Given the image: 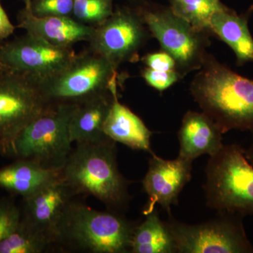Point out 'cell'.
<instances>
[{
    "instance_id": "9",
    "label": "cell",
    "mask_w": 253,
    "mask_h": 253,
    "mask_svg": "<svg viewBox=\"0 0 253 253\" xmlns=\"http://www.w3.org/2000/svg\"><path fill=\"white\" fill-rule=\"evenodd\" d=\"M145 24L165 52L172 56L176 71L186 74L200 69L207 57L203 32L174 14L172 9H144L140 13Z\"/></svg>"
},
{
    "instance_id": "13",
    "label": "cell",
    "mask_w": 253,
    "mask_h": 253,
    "mask_svg": "<svg viewBox=\"0 0 253 253\" xmlns=\"http://www.w3.org/2000/svg\"><path fill=\"white\" fill-rule=\"evenodd\" d=\"M192 162L179 157L165 160L152 154L149 169L142 180L143 188L149 196L143 211L144 215L152 212L157 204L168 212L172 205H177L181 191L191 180Z\"/></svg>"
},
{
    "instance_id": "18",
    "label": "cell",
    "mask_w": 253,
    "mask_h": 253,
    "mask_svg": "<svg viewBox=\"0 0 253 253\" xmlns=\"http://www.w3.org/2000/svg\"><path fill=\"white\" fill-rule=\"evenodd\" d=\"M61 175V171L42 167L35 161L17 159L0 168V188L25 199Z\"/></svg>"
},
{
    "instance_id": "29",
    "label": "cell",
    "mask_w": 253,
    "mask_h": 253,
    "mask_svg": "<svg viewBox=\"0 0 253 253\" xmlns=\"http://www.w3.org/2000/svg\"><path fill=\"white\" fill-rule=\"evenodd\" d=\"M245 155H246V158L253 168V139L252 144L250 146L249 150L245 151Z\"/></svg>"
},
{
    "instance_id": "23",
    "label": "cell",
    "mask_w": 253,
    "mask_h": 253,
    "mask_svg": "<svg viewBox=\"0 0 253 253\" xmlns=\"http://www.w3.org/2000/svg\"><path fill=\"white\" fill-rule=\"evenodd\" d=\"M113 0H74L73 15L80 23L97 27L113 14Z\"/></svg>"
},
{
    "instance_id": "3",
    "label": "cell",
    "mask_w": 253,
    "mask_h": 253,
    "mask_svg": "<svg viewBox=\"0 0 253 253\" xmlns=\"http://www.w3.org/2000/svg\"><path fill=\"white\" fill-rule=\"evenodd\" d=\"M134 227L117 213L101 212L74 201L60 222L56 244L86 253H127Z\"/></svg>"
},
{
    "instance_id": "12",
    "label": "cell",
    "mask_w": 253,
    "mask_h": 253,
    "mask_svg": "<svg viewBox=\"0 0 253 253\" xmlns=\"http://www.w3.org/2000/svg\"><path fill=\"white\" fill-rule=\"evenodd\" d=\"M76 195L61 175L29 197L23 199L22 207L20 208L21 220L56 243L60 222Z\"/></svg>"
},
{
    "instance_id": "8",
    "label": "cell",
    "mask_w": 253,
    "mask_h": 253,
    "mask_svg": "<svg viewBox=\"0 0 253 253\" xmlns=\"http://www.w3.org/2000/svg\"><path fill=\"white\" fill-rule=\"evenodd\" d=\"M220 219L202 224H183L169 219L167 224L175 244L176 253H253L239 214H223Z\"/></svg>"
},
{
    "instance_id": "4",
    "label": "cell",
    "mask_w": 253,
    "mask_h": 253,
    "mask_svg": "<svg viewBox=\"0 0 253 253\" xmlns=\"http://www.w3.org/2000/svg\"><path fill=\"white\" fill-rule=\"evenodd\" d=\"M206 173L208 207L222 214H253V168L245 150L224 145L210 158Z\"/></svg>"
},
{
    "instance_id": "10",
    "label": "cell",
    "mask_w": 253,
    "mask_h": 253,
    "mask_svg": "<svg viewBox=\"0 0 253 253\" xmlns=\"http://www.w3.org/2000/svg\"><path fill=\"white\" fill-rule=\"evenodd\" d=\"M73 48L54 45L26 33L0 44V62L13 72L20 73L38 85L61 72L76 56Z\"/></svg>"
},
{
    "instance_id": "25",
    "label": "cell",
    "mask_w": 253,
    "mask_h": 253,
    "mask_svg": "<svg viewBox=\"0 0 253 253\" xmlns=\"http://www.w3.org/2000/svg\"><path fill=\"white\" fill-rule=\"evenodd\" d=\"M20 219V208L9 199H0V241L14 230Z\"/></svg>"
},
{
    "instance_id": "19",
    "label": "cell",
    "mask_w": 253,
    "mask_h": 253,
    "mask_svg": "<svg viewBox=\"0 0 253 253\" xmlns=\"http://www.w3.org/2000/svg\"><path fill=\"white\" fill-rule=\"evenodd\" d=\"M249 14L239 15L226 8L216 13L211 21L210 31L230 46L238 65L253 63V38L248 23Z\"/></svg>"
},
{
    "instance_id": "28",
    "label": "cell",
    "mask_w": 253,
    "mask_h": 253,
    "mask_svg": "<svg viewBox=\"0 0 253 253\" xmlns=\"http://www.w3.org/2000/svg\"><path fill=\"white\" fill-rule=\"evenodd\" d=\"M16 28L10 21L0 0V41L11 36Z\"/></svg>"
},
{
    "instance_id": "6",
    "label": "cell",
    "mask_w": 253,
    "mask_h": 253,
    "mask_svg": "<svg viewBox=\"0 0 253 253\" xmlns=\"http://www.w3.org/2000/svg\"><path fill=\"white\" fill-rule=\"evenodd\" d=\"M118 68L89 49L76 55L54 77L39 85L50 104H76L94 95L109 92Z\"/></svg>"
},
{
    "instance_id": "11",
    "label": "cell",
    "mask_w": 253,
    "mask_h": 253,
    "mask_svg": "<svg viewBox=\"0 0 253 253\" xmlns=\"http://www.w3.org/2000/svg\"><path fill=\"white\" fill-rule=\"evenodd\" d=\"M143 18L129 10L113 13L94 28L89 40L91 51L103 56L117 68L121 63L134 61L146 40Z\"/></svg>"
},
{
    "instance_id": "31",
    "label": "cell",
    "mask_w": 253,
    "mask_h": 253,
    "mask_svg": "<svg viewBox=\"0 0 253 253\" xmlns=\"http://www.w3.org/2000/svg\"><path fill=\"white\" fill-rule=\"evenodd\" d=\"M24 1L25 4H28V3H31L33 0H23Z\"/></svg>"
},
{
    "instance_id": "27",
    "label": "cell",
    "mask_w": 253,
    "mask_h": 253,
    "mask_svg": "<svg viewBox=\"0 0 253 253\" xmlns=\"http://www.w3.org/2000/svg\"><path fill=\"white\" fill-rule=\"evenodd\" d=\"M144 61L145 64L151 69L163 71H176L175 61L172 56L165 51L148 54L144 58Z\"/></svg>"
},
{
    "instance_id": "14",
    "label": "cell",
    "mask_w": 253,
    "mask_h": 253,
    "mask_svg": "<svg viewBox=\"0 0 253 253\" xmlns=\"http://www.w3.org/2000/svg\"><path fill=\"white\" fill-rule=\"evenodd\" d=\"M18 28L26 30L54 45L72 48L73 44L90 40L94 27L80 23L71 16L38 17L33 14L29 4H25L18 15Z\"/></svg>"
},
{
    "instance_id": "1",
    "label": "cell",
    "mask_w": 253,
    "mask_h": 253,
    "mask_svg": "<svg viewBox=\"0 0 253 253\" xmlns=\"http://www.w3.org/2000/svg\"><path fill=\"white\" fill-rule=\"evenodd\" d=\"M191 84L203 112L220 128L253 134V80L240 76L213 58L206 57Z\"/></svg>"
},
{
    "instance_id": "17",
    "label": "cell",
    "mask_w": 253,
    "mask_h": 253,
    "mask_svg": "<svg viewBox=\"0 0 253 253\" xmlns=\"http://www.w3.org/2000/svg\"><path fill=\"white\" fill-rule=\"evenodd\" d=\"M112 100L109 91L76 103L68 126L71 142L96 143L110 139L104 134V125Z\"/></svg>"
},
{
    "instance_id": "26",
    "label": "cell",
    "mask_w": 253,
    "mask_h": 253,
    "mask_svg": "<svg viewBox=\"0 0 253 253\" xmlns=\"http://www.w3.org/2000/svg\"><path fill=\"white\" fill-rule=\"evenodd\" d=\"M142 76L150 86L163 91L175 83L180 78V74L175 70L163 71L147 68L143 71Z\"/></svg>"
},
{
    "instance_id": "20",
    "label": "cell",
    "mask_w": 253,
    "mask_h": 253,
    "mask_svg": "<svg viewBox=\"0 0 253 253\" xmlns=\"http://www.w3.org/2000/svg\"><path fill=\"white\" fill-rule=\"evenodd\" d=\"M130 251L133 253H176L175 244L167 223L161 220L156 209L134 227Z\"/></svg>"
},
{
    "instance_id": "22",
    "label": "cell",
    "mask_w": 253,
    "mask_h": 253,
    "mask_svg": "<svg viewBox=\"0 0 253 253\" xmlns=\"http://www.w3.org/2000/svg\"><path fill=\"white\" fill-rule=\"evenodd\" d=\"M170 9L197 31L209 30L216 13L226 9L220 0H170Z\"/></svg>"
},
{
    "instance_id": "15",
    "label": "cell",
    "mask_w": 253,
    "mask_h": 253,
    "mask_svg": "<svg viewBox=\"0 0 253 253\" xmlns=\"http://www.w3.org/2000/svg\"><path fill=\"white\" fill-rule=\"evenodd\" d=\"M117 78H113L109 86L113 100L104 125V134L115 142L154 154L150 146L152 132L140 118L118 100Z\"/></svg>"
},
{
    "instance_id": "21",
    "label": "cell",
    "mask_w": 253,
    "mask_h": 253,
    "mask_svg": "<svg viewBox=\"0 0 253 253\" xmlns=\"http://www.w3.org/2000/svg\"><path fill=\"white\" fill-rule=\"evenodd\" d=\"M51 238L35 230L20 219L14 230L0 241V253H42L54 249Z\"/></svg>"
},
{
    "instance_id": "5",
    "label": "cell",
    "mask_w": 253,
    "mask_h": 253,
    "mask_svg": "<svg viewBox=\"0 0 253 253\" xmlns=\"http://www.w3.org/2000/svg\"><path fill=\"white\" fill-rule=\"evenodd\" d=\"M76 104H58L23 128L13 142L9 157L35 161L61 171L73 151L69 121Z\"/></svg>"
},
{
    "instance_id": "2",
    "label": "cell",
    "mask_w": 253,
    "mask_h": 253,
    "mask_svg": "<svg viewBox=\"0 0 253 253\" xmlns=\"http://www.w3.org/2000/svg\"><path fill=\"white\" fill-rule=\"evenodd\" d=\"M63 180L77 195H91L109 209L123 207L129 199L128 181L119 171L115 141L81 143L61 169Z\"/></svg>"
},
{
    "instance_id": "24",
    "label": "cell",
    "mask_w": 253,
    "mask_h": 253,
    "mask_svg": "<svg viewBox=\"0 0 253 253\" xmlns=\"http://www.w3.org/2000/svg\"><path fill=\"white\" fill-rule=\"evenodd\" d=\"M28 4L33 14L38 17L71 16L74 0H33Z\"/></svg>"
},
{
    "instance_id": "16",
    "label": "cell",
    "mask_w": 253,
    "mask_h": 253,
    "mask_svg": "<svg viewBox=\"0 0 253 253\" xmlns=\"http://www.w3.org/2000/svg\"><path fill=\"white\" fill-rule=\"evenodd\" d=\"M220 128L206 113L189 111L179 131L178 157L193 161L202 155L217 154L224 146Z\"/></svg>"
},
{
    "instance_id": "30",
    "label": "cell",
    "mask_w": 253,
    "mask_h": 253,
    "mask_svg": "<svg viewBox=\"0 0 253 253\" xmlns=\"http://www.w3.org/2000/svg\"><path fill=\"white\" fill-rule=\"evenodd\" d=\"M4 70H8V69L6 67H5L4 65L1 64V62H0V71H4Z\"/></svg>"
},
{
    "instance_id": "7",
    "label": "cell",
    "mask_w": 253,
    "mask_h": 253,
    "mask_svg": "<svg viewBox=\"0 0 253 253\" xmlns=\"http://www.w3.org/2000/svg\"><path fill=\"white\" fill-rule=\"evenodd\" d=\"M54 106L26 76L9 70L0 71V154L9 156L23 128Z\"/></svg>"
}]
</instances>
